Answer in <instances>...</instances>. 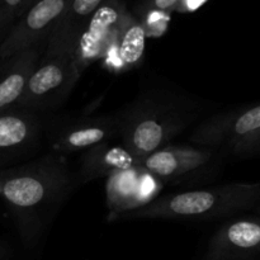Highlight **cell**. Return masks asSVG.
<instances>
[{
    "mask_svg": "<svg viewBox=\"0 0 260 260\" xmlns=\"http://www.w3.org/2000/svg\"><path fill=\"white\" fill-rule=\"evenodd\" d=\"M70 170L55 155L0 172V194L17 222L22 240L32 245L73 190Z\"/></svg>",
    "mask_w": 260,
    "mask_h": 260,
    "instance_id": "cell-1",
    "label": "cell"
},
{
    "mask_svg": "<svg viewBox=\"0 0 260 260\" xmlns=\"http://www.w3.org/2000/svg\"><path fill=\"white\" fill-rule=\"evenodd\" d=\"M189 98L168 90H149L119 112L121 144L139 164L168 146L200 116Z\"/></svg>",
    "mask_w": 260,
    "mask_h": 260,
    "instance_id": "cell-2",
    "label": "cell"
},
{
    "mask_svg": "<svg viewBox=\"0 0 260 260\" xmlns=\"http://www.w3.org/2000/svg\"><path fill=\"white\" fill-rule=\"evenodd\" d=\"M259 203L260 182L229 183L206 189L187 190L156 197L142 207L111 215L109 220H212L249 210Z\"/></svg>",
    "mask_w": 260,
    "mask_h": 260,
    "instance_id": "cell-3",
    "label": "cell"
},
{
    "mask_svg": "<svg viewBox=\"0 0 260 260\" xmlns=\"http://www.w3.org/2000/svg\"><path fill=\"white\" fill-rule=\"evenodd\" d=\"M78 42L75 37L51 32L15 109L36 113L56 107L70 94L83 73L76 57Z\"/></svg>",
    "mask_w": 260,
    "mask_h": 260,
    "instance_id": "cell-4",
    "label": "cell"
},
{
    "mask_svg": "<svg viewBox=\"0 0 260 260\" xmlns=\"http://www.w3.org/2000/svg\"><path fill=\"white\" fill-rule=\"evenodd\" d=\"M71 0H38L15 22L0 43V60L47 40Z\"/></svg>",
    "mask_w": 260,
    "mask_h": 260,
    "instance_id": "cell-5",
    "label": "cell"
},
{
    "mask_svg": "<svg viewBox=\"0 0 260 260\" xmlns=\"http://www.w3.org/2000/svg\"><path fill=\"white\" fill-rule=\"evenodd\" d=\"M259 131L260 103L206 119L194 129L190 140L201 146H228L233 150Z\"/></svg>",
    "mask_w": 260,
    "mask_h": 260,
    "instance_id": "cell-6",
    "label": "cell"
},
{
    "mask_svg": "<svg viewBox=\"0 0 260 260\" xmlns=\"http://www.w3.org/2000/svg\"><path fill=\"white\" fill-rule=\"evenodd\" d=\"M123 9L119 0H104L91 15L76 46V57L81 70L106 58Z\"/></svg>",
    "mask_w": 260,
    "mask_h": 260,
    "instance_id": "cell-7",
    "label": "cell"
},
{
    "mask_svg": "<svg viewBox=\"0 0 260 260\" xmlns=\"http://www.w3.org/2000/svg\"><path fill=\"white\" fill-rule=\"evenodd\" d=\"M260 254V217L225 223L210 240L203 260H249Z\"/></svg>",
    "mask_w": 260,
    "mask_h": 260,
    "instance_id": "cell-8",
    "label": "cell"
},
{
    "mask_svg": "<svg viewBox=\"0 0 260 260\" xmlns=\"http://www.w3.org/2000/svg\"><path fill=\"white\" fill-rule=\"evenodd\" d=\"M157 180L142 165L111 175L107 183L111 215L142 207L155 200L160 190Z\"/></svg>",
    "mask_w": 260,
    "mask_h": 260,
    "instance_id": "cell-9",
    "label": "cell"
},
{
    "mask_svg": "<svg viewBox=\"0 0 260 260\" xmlns=\"http://www.w3.org/2000/svg\"><path fill=\"white\" fill-rule=\"evenodd\" d=\"M119 134V116L89 117L78 119L57 129L52 137L56 152H84L98 145L109 142Z\"/></svg>",
    "mask_w": 260,
    "mask_h": 260,
    "instance_id": "cell-10",
    "label": "cell"
},
{
    "mask_svg": "<svg viewBox=\"0 0 260 260\" xmlns=\"http://www.w3.org/2000/svg\"><path fill=\"white\" fill-rule=\"evenodd\" d=\"M213 160L211 149L164 146L142 161V167L156 179H177L206 167Z\"/></svg>",
    "mask_w": 260,
    "mask_h": 260,
    "instance_id": "cell-11",
    "label": "cell"
},
{
    "mask_svg": "<svg viewBox=\"0 0 260 260\" xmlns=\"http://www.w3.org/2000/svg\"><path fill=\"white\" fill-rule=\"evenodd\" d=\"M42 43H36L3 60L0 66V113L17 108L43 52Z\"/></svg>",
    "mask_w": 260,
    "mask_h": 260,
    "instance_id": "cell-12",
    "label": "cell"
},
{
    "mask_svg": "<svg viewBox=\"0 0 260 260\" xmlns=\"http://www.w3.org/2000/svg\"><path fill=\"white\" fill-rule=\"evenodd\" d=\"M146 37L145 25L123 9L111 48L103 60L104 66L113 71H126L135 68L144 56Z\"/></svg>",
    "mask_w": 260,
    "mask_h": 260,
    "instance_id": "cell-13",
    "label": "cell"
},
{
    "mask_svg": "<svg viewBox=\"0 0 260 260\" xmlns=\"http://www.w3.org/2000/svg\"><path fill=\"white\" fill-rule=\"evenodd\" d=\"M141 165L132 157V155L119 145H111L109 142L98 145L89 149L81 155L80 178L83 182L111 177L122 170Z\"/></svg>",
    "mask_w": 260,
    "mask_h": 260,
    "instance_id": "cell-14",
    "label": "cell"
},
{
    "mask_svg": "<svg viewBox=\"0 0 260 260\" xmlns=\"http://www.w3.org/2000/svg\"><path fill=\"white\" fill-rule=\"evenodd\" d=\"M41 129L37 114L23 109L0 113V155L24 151L35 142Z\"/></svg>",
    "mask_w": 260,
    "mask_h": 260,
    "instance_id": "cell-15",
    "label": "cell"
},
{
    "mask_svg": "<svg viewBox=\"0 0 260 260\" xmlns=\"http://www.w3.org/2000/svg\"><path fill=\"white\" fill-rule=\"evenodd\" d=\"M103 2L104 0H71L53 30L73 36L79 40L91 15Z\"/></svg>",
    "mask_w": 260,
    "mask_h": 260,
    "instance_id": "cell-16",
    "label": "cell"
},
{
    "mask_svg": "<svg viewBox=\"0 0 260 260\" xmlns=\"http://www.w3.org/2000/svg\"><path fill=\"white\" fill-rule=\"evenodd\" d=\"M25 10V0H0V43Z\"/></svg>",
    "mask_w": 260,
    "mask_h": 260,
    "instance_id": "cell-17",
    "label": "cell"
},
{
    "mask_svg": "<svg viewBox=\"0 0 260 260\" xmlns=\"http://www.w3.org/2000/svg\"><path fill=\"white\" fill-rule=\"evenodd\" d=\"M233 152L236 155H250L260 152V131L234 147Z\"/></svg>",
    "mask_w": 260,
    "mask_h": 260,
    "instance_id": "cell-18",
    "label": "cell"
},
{
    "mask_svg": "<svg viewBox=\"0 0 260 260\" xmlns=\"http://www.w3.org/2000/svg\"><path fill=\"white\" fill-rule=\"evenodd\" d=\"M182 0H147L146 7L150 12L157 13H170L177 10Z\"/></svg>",
    "mask_w": 260,
    "mask_h": 260,
    "instance_id": "cell-19",
    "label": "cell"
},
{
    "mask_svg": "<svg viewBox=\"0 0 260 260\" xmlns=\"http://www.w3.org/2000/svg\"><path fill=\"white\" fill-rule=\"evenodd\" d=\"M9 254H10L9 249H8L4 244L0 243V260L7 259L8 256H9Z\"/></svg>",
    "mask_w": 260,
    "mask_h": 260,
    "instance_id": "cell-20",
    "label": "cell"
},
{
    "mask_svg": "<svg viewBox=\"0 0 260 260\" xmlns=\"http://www.w3.org/2000/svg\"><path fill=\"white\" fill-rule=\"evenodd\" d=\"M37 2H38V0H25V10H24V13L27 12L28 8H30L33 4H36V3H37ZM24 13H23V14H24Z\"/></svg>",
    "mask_w": 260,
    "mask_h": 260,
    "instance_id": "cell-21",
    "label": "cell"
},
{
    "mask_svg": "<svg viewBox=\"0 0 260 260\" xmlns=\"http://www.w3.org/2000/svg\"><path fill=\"white\" fill-rule=\"evenodd\" d=\"M255 210H256V212H259V213H260V206H258V207H256Z\"/></svg>",
    "mask_w": 260,
    "mask_h": 260,
    "instance_id": "cell-22",
    "label": "cell"
}]
</instances>
